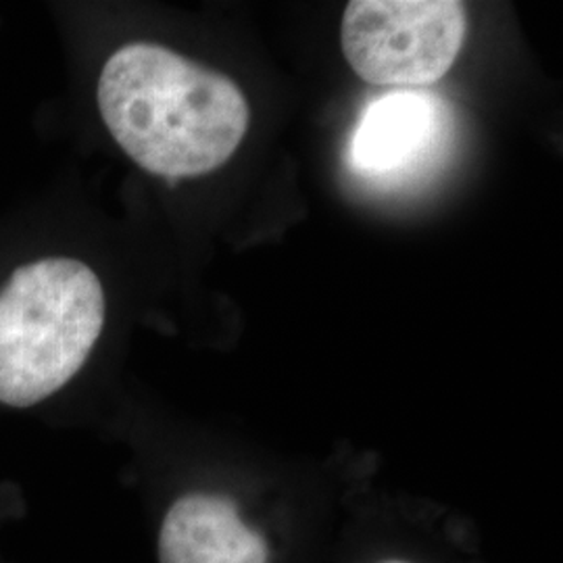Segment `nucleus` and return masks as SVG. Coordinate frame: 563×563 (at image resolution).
<instances>
[{"mask_svg": "<svg viewBox=\"0 0 563 563\" xmlns=\"http://www.w3.org/2000/svg\"><path fill=\"white\" fill-rule=\"evenodd\" d=\"M104 325L99 276L78 260L25 263L0 290V402L32 407L69 383Z\"/></svg>", "mask_w": 563, "mask_h": 563, "instance_id": "f03ea898", "label": "nucleus"}, {"mask_svg": "<svg viewBox=\"0 0 563 563\" xmlns=\"http://www.w3.org/2000/svg\"><path fill=\"white\" fill-rule=\"evenodd\" d=\"M443 132V109L434 97L397 90L363 111L351 141L353 167L380 180L422 165Z\"/></svg>", "mask_w": 563, "mask_h": 563, "instance_id": "20e7f679", "label": "nucleus"}, {"mask_svg": "<svg viewBox=\"0 0 563 563\" xmlns=\"http://www.w3.org/2000/svg\"><path fill=\"white\" fill-rule=\"evenodd\" d=\"M97 99L123 153L169 181L220 169L251 123L249 101L228 76L151 42L109 57Z\"/></svg>", "mask_w": 563, "mask_h": 563, "instance_id": "f257e3e1", "label": "nucleus"}, {"mask_svg": "<svg viewBox=\"0 0 563 563\" xmlns=\"http://www.w3.org/2000/svg\"><path fill=\"white\" fill-rule=\"evenodd\" d=\"M386 563H405V562H386Z\"/></svg>", "mask_w": 563, "mask_h": 563, "instance_id": "423d86ee", "label": "nucleus"}, {"mask_svg": "<svg viewBox=\"0 0 563 563\" xmlns=\"http://www.w3.org/2000/svg\"><path fill=\"white\" fill-rule=\"evenodd\" d=\"M162 563H267L262 534L218 495H186L169 507L159 534Z\"/></svg>", "mask_w": 563, "mask_h": 563, "instance_id": "39448f33", "label": "nucleus"}, {"mask_svg": "<svg viewBox=\"0 0 563 563\" xmlns=\"http://www.w3.org/2000/svg\"><path fill=\"white\" fill-rule=\"evenodd\" d=\"M467 34L457 0H353L342 15V53L372 86L418 88L449 74Z\"/></svg>", "mask_w": 563, "mask_h": 563, "instance_id": "7ed1b4c3", "label": "nucleus"}]
</instances>
